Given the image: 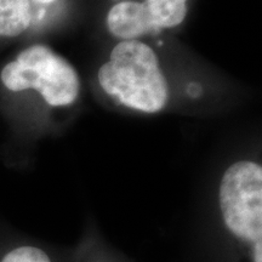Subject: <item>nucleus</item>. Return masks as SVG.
Segmentation results:
<instances>
[{
    "label": "nucleus",
    "instance_id": "obj_2",
    "mask_svg": "<svg viewBox=\"0 0 262 262\" xmlns=\"http://www.w3.org/2000/svg\"><path fill=\"white\" fill-rule=\"evenodd\" d=\"M3 84L10 91L33 89L51 107L75 102L80 79L73 64L45 45H32L3 68Z\"/></svg>",
    "mask_w": 262,
    "mask_h": 262
},
{
    "label": "nucleus",
    "instance_id": "obj_8",
    "mask_svg": "<svg viewBox=\"0 0 262 262\" xmlns=\"http://www.w3.org/2000/svg\"><path fill=\"white\" fill-rule=\"evenodd\" d=\"M261 239L254 242V262H262L261 255H262V249H261Z\"/></svg>",
    "mask_w": 262,
    "mask_h": 262
},
{
    "label": "nucleus",
    "instance_id": "obj_1",
    "mask_svg": "<svg viewBox=\"0 0 262 262\" xmlns=\"http://www.w3.org/2000/svg\"><path fill=\"white\" fill-rule=\"evenodd\" d=\"M97 79L108 96L137 112L157 113L168 104L169 84L159 58L141 40L118 42Z\"/></svg>",
    "mask_w": 262,
    "mask_h": 262
},
{
    "label": "nucleus",
    "instance_id": "obj_3",
    "mask_svg": "<svg viewBox=\"0 0 262 262\" xmlns=\"http://www.w3.org/2000/svg\"><path fill=\"white\" fill-rule=\"evenodd\" d=\"M225 225L239 238L256 242L262 237V168L241 160L226 170L219 188Z\"/></svg>",
    "mask_w": 262,
    "mask_h": 262
},
{
    "label": "nucleus",
    "instance_id": "obj_7",
    "mask_svg": "<svg viewBox=\"0 0 262 262\" xmlns=\"http://www.w3.org/2000/svg\"><path fill=\"white\" fill-rule=\"evenodd\" d=\"M2 262H51L41 249L35 247H19L9 251Z\"/></svg>",
    "mask_w": 262,
    "mask_h": 262
},
{
    "label": "nucleus",
    "instance_id": "obj_6",
    "mask_svg": "<svg viewBox=\"0 0 262 262\" xmlns=\"http://www.w3.org/2000/svg\"><path fill=\"white\" fill-rule=\"evenodd\" d=\"M143 3L156 33L178 27L187 16V0H146Z\"/></svg>",
    "mask_w": 262,
    "mask_h": 262
},
{
    "label": "nucleus",
    "instance_id": "obj_5",
    "mask_svg": "<svg viewBox=\"0 0 262 262\" xmlns=\"http://www.w3.org/2000/svg\"><path fill=\"white\" fill-rule=\"evenodd\" d=\"M32 24L29 0H0V38H12Z\"/></svg>",
    "mask_w": 262,
    "mask_h": 262
},
{
    "label": "nucleus",
    "instance_id": "obj_4",
    "mask_svg": "<svg viewBox=\"0 0 262 262\" xmlns=\"http://www.w3.org/2000/svg\"><path fill=\"white\" fill-rule=\"evenodd\" d=\"M107 28L113 37L122 40H140L156 33L145 3L124 0L113 5L107 15Z\"/></svg>",
    "mask_w": 262,
    "mask_h": 262
},
{
    "label": "nucleus",
    "instance_id": "obj_9",
    "mask_svg": "<svg viewBox=\"0 0 262 262\" xmlns=\"http://www.w3.org/2000/svg\"><path fill=\"white\" fill-rule=\"evenodd\" d=\"M35 2L40 3V4H51V3H54L55 0H35Z\"/></svg>",
    "mask_w": 262,
    "mask_h": 262
}]
</instances>
